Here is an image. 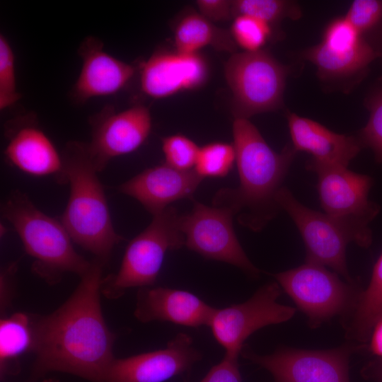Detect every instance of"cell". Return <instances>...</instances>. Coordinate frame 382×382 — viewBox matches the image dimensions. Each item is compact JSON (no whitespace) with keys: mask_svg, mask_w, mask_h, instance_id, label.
Instances as JSON below:
<instances>
[{"mask_svg":"<svg viewBox=\"0 0 382 382\" xmlns=\"http://www.w3.org/2000/svg\"><path fill=\"white\" fill-rule=\"evenodd\" d=\"M345 16L367 40L370 35L382 33L381 0H355Z\"/></svg>","mask_w":382,"mask_h":382,"instance_id":"obj_29","label":"cell"},{"mask_svg":"<svg viewBox=\"0 0 382 382\" xmlns=\"http://www.w3.org/2000/svg\"><path fill=\"white\" fill-rule=\"evenodd\" d=\"M161 144L165 163L180 170H192L200 149L197 144L180 134L162 138Z\"/></svg>","mask_w":382,"mask_h":382,"instance_id":"obj_30","label":"cell"},{"mask_svg":"<svg viewBox=\"0 0 382 382\" xmlns=\"http://www.w3.org/2000/svg\"><path fill=\"white\" fill-rule=\"evenodd\" d=\"M1 213L34 259L33 272L48 283L59 282L66 272L81 277L89 269L91 261L76 253L62 221L39 209L25 192L11 191L1 203Z\"/></svg>","mask_w":382,"mask_h":382,"instance_id":"obj_4","label":"cell"},{"mask_svg":"<svg viewBox=\"0 0 382 382\" xmlns=\"http://www.w3.org/2000/svg\"><path fill=\"white\" fill-rule=\"evenodd\" d=\"M34 345L31 321L27 315L16 313L0 322V369L4 376L15 374L17 359L33 349Z\"/></svg>","mask_w":382,"mask_h":382,"instance_id":"obj_24","label":"cell"},{"mask_svg":"<svg viewBox=\"0 0 382 382\" xmlns=\"http://www.w3.org/2000/svg\"><path fill=\"white\" fill-rule=\"evenodd\" d=\"M382 54L344 16L331 21L321 41L303 57L314 64L323 81H345L360 76Z\"/></svg>","mask_w":382,"mask_h":382,"instance_id":"obj_10","label":"cell"},{"mask_svg":"<svg viewBox=\"0 0 382 382\" xmlns=\"http://www.w3.org/2000/svg\"><path fill=\"white\" fill-rule=\"evenodd\" d=\"M365 347L372 355L382 359V312L373 324Z\"/></svg>","mask_w":382,"mask_h":382,"instance_id":"obj_34","label":"cell"},{"mask_svg":"<svg viewBox=\"0 0 382 382\" xmlns=\"http://www.w3.org/2000/svg\"><path fill=\"white\" fill-rule=\"evenodd\" d=\"M233 216L228 209L193 200L191 212L180 216L185 245L206 259L233 265L257 277L260 270L250 262L234 232Z\"/></svg>","mask_w":382,"mask_h":382,"instance_id":"obj_11","label":"cell"},{"mask_svg":"<svg viewBox=\"0 0 382 382\" xmlns=\"http://www.w3.org/2000/svg\"><path fill=\"white\" fill-rule=\"evenodd\" d=\"M104 265L97 258L91 261L71 296L56 311L32 324L34 379L59 371L91 382H104L115 358L112 349L116 340L100 305Z\"/></svg>","mask_w":382,"mask_h":382,"instance_id":"obj_1","label":"cell"},{"mask_svg":"<svg viewBox=\"0 0 382 382\" xmlns=\"http://www.w3.org/2000/svg\"><path fill=\"white\" fill-rule=\"evenodd\" d=\"M196 4L199 13L212 23L233 19L231 0H197Z\"/></svg>","mask_w":382,"mask_h":382,"instance_id":"obj_33","label":"cell"},{"mask_svg":"<svg viewBox=\"0 0 382 382\" xmlns=\"http://www.w3.org/2000/svg\"><path fill=\"white\" fill-rule=\"evenodd\" d=\"M203 179L194 169L180 170L164 163L144 170L116 190L137 199L154 216L177 200L192 199Z\"/></svg>","mask_w":382,"mask_h":382,"instance_id":"obj_18","label":"cell"},{"mask_svg":"<svg viewBox=\"0 0 382 382\" xmlns=\"http://www.w3.org/2000/svg\"><path fill=\"white\" fill-rule=\"evenodd\" d=\"M366 106L369 118L359 133L362 146L370 148L377 162L382 164V84L369 95Z\"/></svg>","mask_w":382,"mask_h":382,"instance_id":"obj_28","label":"cell"},{"mask_svg":"<svg viewBox=\"0 0 382 382\" xmlns=\"http://www.w3.org/2000/svg\"><path fill=\"white\" fill-rule=\"evenodd\" d=\"M21 98L17 91L15 56L6 37L0 35V110L14 105Z\"/></svg>","mask_w":382,"mask_h":382,"instance_id":"obj_31","label":"cell"},{"mask_svg":"<svg viewBox=\"0 0 382 382\" xmlns=\"http://www.w3.org/2000/svg\"><path fill=\"white\" fill-rule=\"evenodd\" d=\"M306 167L317 175V190L325 214L347 232L352 242L369 248L372 243L369 224L380 211V207L369 199L372 178L347 167L322 166L310 161Z\"/></svg>","mask_w":382,"mask_h":382,"instance_id":"obj_6","label":"cell"},{"mask_svg":"<svg viewBox=\"0 0 382 382\" xmlns=\"http://www.w3.org/2000/svg\"><path fill=\"white\" fill-rule=\"evenodd\" d=\"M382 312V253L374 265L369 285L361 289L352 313L345 318L349 338L365 346L371 328Z\"/></svg>","mask_w":382,"mask_h":382,"instance_id":"obj_23","label":"cell"},{"mask_svg":"<svg viewBox=\"0 0 382 382\" xmlns=\"http://www.w3.org/2000/svg\"><path fill=\"white\" fill-rule=\"evenodd\" d=\"M357 348L350 345L326 350L282 347L261 355L243 347L241 355L273 377V382H349V360Z\"/></svg>","mask_w":382,"mask_h":382,"instance_id":"obj_12","label":"cell"},{"mask_svg":"<svg viewBox=\"0 0 382 382\" xmlns=\"http://www.w3.org/2000/svg\"><path fill=\"white\" fill-rule=\"evenodd\" d=\"M79 54L82 66L71 96L79 103L118 93L129 83L136 72L133 65L105 52L103 42L95 37L89 36L83 40Z\"/></svg>","mask_w":382,"mask_h":382,"instance_id":"obj_17","label":"cell"},{"mask_svg":"<svg viewBox=\"0 0 382 382\" xmlns=\"http://www.w3.org/2000/svg\"><path fill=\"white\" fill-rule=\"evenodd\" d=\"M286 117L292 146L309 154L313 163L347 167L363 147L359 138L332 132L311 119L291 112Z\"/></svg>","mask_w":382,"mask_h":382,"instance_id":"obj_20","label":"cell"},{"mask_svg":"<svg viewBox=\"0 0 382 382\" xmlns=\"http://www.w3.org/2000/svg\"><path fill=\"white\" fill-rule=\"evenodd\" d=\"M362 374L368 378L382 382V359L376 358L371 361L364 368Z\"/></svg>","mask_w":382,"mask_h":382,"instance_id":"obj_35","label":"cell"},{"mask_svg":"<svg viewBox=\"0 0 382 382\" xmlns=\"http://www.w3.org/2000/svg\"><path fill=\"white\" fill-rule=\"evenodd\" d=\"M214 309L187 291L146 286L137 291L134 316L141 323L162 321L199 328L208 326Z\"/></svg>","mask_w":382,"mask_h":382,"instance_id":"obj_19","label":"cell"},{"mask_svg":"<svg viewBox=\"0 0 382 382\" xmlns=\"http://www.w3.org/2000/svg\"><path fill=\"white\" fill-rule=\"evenodd\" d=\"M4 151L12 166L33 176H52L61 184L63 159L48 136L35 123L18 122L7 130Z\"/></svg>","mask_w":382,"mask_h":382,"instance_id":"obj_21","label":"cell"},{"mask_svg":"<svg viewBox=\"0 0 382 382\" xmlns=\"http://www.w3.org/2000/svg\"><path fill=\"white\" fill-rule=\"evenodd\" d=\"M199 382H242L238 359L224 356Z\"/></svg>","mask_w":382,"mask_h":382,"instance_id":"obj_32","label":"cell"},{"mask_svg":"<svg viewBox=\"0 0 382 382\" xmlns=\"http://www.w3.org/2000/svg\"><path fill=\"white\" fill-rule=\"evenodd\" d=\"M233 18L250 16L260 19L272 28L286 18L298 20L301 16L299 5L284 0H232Z\"/></svg>","mask_w":382,"mask_h":382,"instance_id":"obj_25","label":"cell"},{"mask_svg":"<svg viewBox=\"0 0 382 382\" xmlns=\"http://www.w3.org/2000/svg\"><path fill=\"white\" fill-rule=\"evenodd\" d=\"M236 158L233 144L213 142L200 147L193 169L203 178L224 177L232 169Z\"/></svg>","mask_w":382,"mask_h":382,"instance_id":"obj_26","label":"cell"},{"mask_svg":"<svg viewBox=\"0 0 382 382\" xmlns=\"http://www.w3.org/2000/svg\"><path fill=\"white\" fill-rule=\"evenodd\" d=\"M233 137L240 183L219 190L213 204L229 209L241 225L259 231L280 209L276 197L296 151L289 144L276 152L246 118L234 119Z\"/></svg>","mask_w":382,"mask_h":382,"instance_id":"obj_2","label":"cell"},{"mask_svg":"<svg viewBox=\"0 0 382 382\" xmlns=\"http://www.w3.org/2000/svg\"><path fill=\"white\" fill-rule=\"evenodd\" d=\"M272 275L307 316L311 328H318L337 316L346 318L361 291L354 282H345L336 272L313 262H305Z\"/></svg>","mask_w":382,"mask_h":382,"instance_id":"obj_8","label":"cell"},{"mask_svg":"<svg viewBox=\"0 0 382 382\" xmlns=\"http://www.w3.org/2000/svg\"><path fill=\"white\" fill-rule=\"evenodd\" d=\"M289 69L265 50L231 54L224 66L236 117L280 108Z\"/></svg>","mask_w":382,"mask_h":382,"instance_id":"obj_7","label":"cell"},{"mask_svg":"<svg viewBox=\"0 0 382 382\" xmlns=\"http://www.w3.org/2000/svg\"><path fill=\"white\" fill-rule=\"evenodd\" d=\"M62 155L61 184L69 185V196L60 221L74 243L105 265L124 238L114 228L99 172L86 143L70 141Z\"/></svg>","mask_w":382,"mask_h":382,"instance_id":"obj_3","label":"cell"},{"mask_svg":"<svg viewBox=\"0 0 382 382\" xmlns=\"http://www.w3.org/2000/svg\"><path fill=\"white\" fill-rule=\"evenodd\" d=\"M42 382H59V381L55 378H47L43 380Z\"/></svg>","mask_w":382,"mask_h":382,"instance_id":"obj_36","label":"cell"},{"mask_svg":"<svg viewBox=\"0 0 382 382\" xmlns=\"http://www.w3.org/2000/svg\"><path fill=\"white\" fill-rule=\"evenodd\" d=\"M174 44L175 51L186 54H197L205 47L233 54L237 47L230 30L215 25L199 13L180 19L175 28Z\"/></svg>","mask_w":382,"mask_h":382,"instance_id":"obj_22","label":"cell"},{"mask_svg":"<svg viewBox=\"0 0 382 382\" xmlns=\"http://www.w3.org/2000/svg\"><path fill=\"white\" fill-rule=\"evenodd\" d=\"M207 67L199 54L158 51L141 67L140 88L144 94L154 99L195 89L206 81Z\"/></svg>","mask_w":382,"mask_h":382,"instance_id":"obj_16","label":"cell"},{"mask_svg":"<svg viewBox=\"0 0 382 382\" xmlns=\"http://www.w3.org/2000/svg\"><path fill=\"white\" fill-rule=\"evenodd\" d=\"M180 216L170 207L153 216L150 224L128 243L118 272L103 278L104 296L116 299L128 289L155 284L166 253L185 245Z\"/></svg>","mask_w":382,"mask_h":382,"instance_id":"obj_5","label":"cell"},{"mask_svg":"<svg viewBox=\"0 0 382 382\" xmlns=\"http://www.w3.org/2000/svg\"><path fill=\"white\" fill-rule=\"evenodd\" d=\"M202 359L192 337L180 332L163 349L115 358L104 382H164L175 376L187 378Z\"/></svg>","mask_w":382,"mask_h":382,"instance_id":"obj_14","label":"cell"},{"mask_svg":"<svg viewBox=\"0 0 382 382\" xmlns=\"http://www.w3.org/2000/svg\"><path fill=\"white\" fill-rule=\"evenodd\" d=\"M282 289L277 282L261 286L247 301L224 308H215L208 326L224 349V356L238 359L244 342L265 326L289 320L296 308L279 303Z\"/></svg>","mask_w":382,"mask_h":382,"instance_id":"obj_9","label":"cell"},{"mask_svg":"<svg viewBox=\"0 0 382 382\" xmlns=\"http://www.w3.org/2000/svg\"><path fill=\"white\" fill-rule=\"evenodd\" d=\"M91 139L87 148L98 172L114 158L138 149L149 136L152 120L149 110L137 105L120 112L108 109L91 121Z\"/></svg>","mask_w":382,"mask_h":382,"instance_id":"obj_15","label":"cell"},{"mask_svg":"<svg viewBox=\"0 0 382 382\" xmlns=\"http://www.w3.org/2000/svg\"><path fill=\"white\" fill-rule=\"evenodd\" d=\"M276 200L294 221L306 247V261L329 267L353 282L346 261V248L352 240L347 232L335 221L321 213L308 208L283 186Z\"/></svg>","mask_w":382,"mask_h":382,"instance_id":"obj_13","label":"cell"},{"mask_svg":"<svg viewBox=\"0 0 382 382\" xmlns=\"http://www.w3.org/2000/svg\"><path fill=\"white\" fill-rule=\"evenodd\" d=\"M230 33L236 45L252 52L262 50L272 36L273 28L260 19L241 15L233 19Z\"/></svg>","mask_w":382,"mask_h":382,"instance_id":"obj_27","label":"cell"}]
</instances>
